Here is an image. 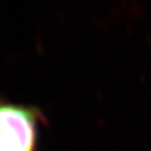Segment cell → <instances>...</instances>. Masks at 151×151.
<instances>
[{
    "label": "cell",
    "mask_w": 151,
    "mask_h": 151,
    "mask_svg": "<svg viewBox=\"0 0 151 151\" xmlns=\"http://www.w3.org/2000/svg\"><path fill=\"white\" fill-rule=\"evenodd\" d=\"M42 112L0 100V151H38Z\"/></svg>",
    "instance_id": "cell-1"
}]
</instances>
